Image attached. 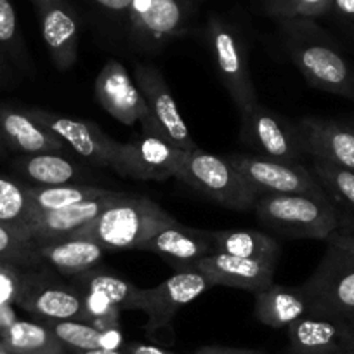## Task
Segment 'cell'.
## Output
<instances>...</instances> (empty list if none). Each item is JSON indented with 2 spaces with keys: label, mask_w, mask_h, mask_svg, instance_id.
<instances>
[{
  "label": "cell",
  "mask_w": 354,
  "mask_h": 354,
  "mask_svg": "<svg viewBox=\"0 0 354 354\" xmlns=\"http://www.w3.org/2000/svg\"><path fill=\"white\" fill-rule=\"evenodd\" d=\"M285 50L309 85L354 101V63L315 19H281Z\"/></svg>",
  "instance_id": "6da1fadb"
},
{
  "label": "cell",
  "mask_w": 354,
  "mask_h": 354,
  "mask_svg": "<svg viewBox=\"0 0 354 354\" xmlns=\"http://www.w3.org/2000/svg\"><path fill=\"white\" fill-rule=\"evenodd\" d=\"M174 223L176 217L153 200L124 195L73 236L91 238L104 250H139L146 240Z\"/></svg>",
  "instance_id": "7a4b0ae2"
},
{
  "label": "cell",
  "mask_w": 354,
  "mask_h": 354,
  "mask_svg": "<svg viewBox=\"0 0 354 354\" xmlns=\"http://www.w3.org/2000/svg\"><path fill=\"white\" fill-rule=\"evenodd\" d=\"M257 223L292 240H328L342 212L330 196L261 195L254 205Z\"/></svg>",
  "instance_id": "3957f363"
},
{
  "label": "cell",
  "mask_w": 354,
  "mask_h": 354,
  "mask_svg": "<svg viewBox=\"0 0 354 354\" xmlns=\"http://www.w3.org/2000/svg\"><path fill=\"white\" fill-rule=\"evenodd\" d=\"M205 39L219 82L233 100L238 113H247L259 103L248 61V44L240 26L221 15L207 19Z\"/></svg>",
  "instance_id": "277c9868"
},
{
  "label": "cell",
  "mask_w": 354,
  "mask_h": 354,
  "mask_svg": "<svg viewBox=\"0 0 354 354\" xmlns=\"http://www.w3.org/2000/svg\"><path fill=\"white\" fill-rule=\"evenodd\" d=\"M205 0H132L127 39L145 54H156L185 37Z\"/></svg>",
  "instance_id": "5b68a950"
},
{
  "label": "cell",
  "mask_w": 354,
  "mask_h": 354,
  "mask_svg": "<svg viewBox=\"0 0 354 354\" xmlns=\"http://www.w3.org/2000/svg\"><path fill=\"white\" fill-rule=\"evenodd\" d=\"M177 179L227 209L254 210L259 195L236 167L226 158L203 149L183 153Z\"/></svg>",
  "instance_id": "8992f818"
},
{
  "label": "cell",
  "mask_w": 354,
  "mask_h": 354,
  "mask_svg": "<svg viewBox=\"0 0 354 354\" xmlns=\"http://www.w3.org/2000/svg\"><path fill=\"white\" fill-rule=\"evenodd\" d=\"M311 315L349 319L354 315V254L326 247L315 273L301 285Z\"/></svg>",
  "instance_id": "52a82bcc"
},
{
  "label": "cell",
  "mask_w": 354,
  "mask_h": 354,
  "mask_svg": "<svg viewBox=\"0 0 354 354\" xmlns=\"http://www.w3.org/2000/svg\"><path fill=\"white\" fill-rule=\"evenodd\" d=\"M226 158L247 179L257 195L328 196L309 167L302 162L268 158L255 153H231Z\"/></svg>",
  "instance_id": "ba28073f"
},
{
  "label": "cell",
  "mask_w": 354,
  "mask_h": 354,
  "mask_svg": "<svg viewBox=\"0 0 354 354\" xmlns=\"http://www.w3.org/2000/svg\"><path fill=\"white\" fill-rule=\"evenodd\" d=\"M94 96L104 111L124 125H142V132L163 136L149 113V108L127 68L117 59H108L94 82Z\"/></svg>",
  "instance_id": "9c48e42d"
},
{
  "label": "cell",
  "mask_w": 354,
  "mask_h": 354,
  "mask_svg": "<svg viewBox=\"0 0 354 354\" xmlns=\"http://www.w3.org/2000/svg\"><path fill=\"white\" fill-rule=\"evenodd\" d=\"M16 306L40 322H85L84 294L75 285L64 283L39 268L25 271Z\"/></svg>",
  "instance_id": "30bf717a"
},
{
  "label": "cell",
  "mask_w": 354,
  "mask_h": 354,
  "mask_svg": "<svg viewBox=\"0 0 354 354\" xmlns=\"http://www.w3.org/2000/svg\"><path fill=\"white\" fill-rule=\"evenodd\" d=\"M240 118L241 139L254 149L255 155L285 162H302L306 148L297 124H290L261 101L247 113L240 115Z\"/></svg>",
  "instance_id": "8fae6325"
},
{
  "label": "cell",
  "mask_w": 354,
  "mask_h": 354,
  "mask_svg": "<svg viewBox=\"0 0 354 354\" xmlns=\"http://www.w3.org/2000/svg\"><path fill=\"white\" fill-rule=\"evenodd\" d=\"M210 288H214V285L195 268L177 270L172 277L163 280L156 287L141 288L139 311L145 313L148 318L146 330L158 332L167 328L177 313Z\"/></svg>",
  "instance_id": "7c38bea8"
},
{
  "label": "cell",
  "mask_w": 354,
  "mask_h": 354,
  "mask_svg": "<svg viewBox=\"0 0 354 354\" xmlns=\"http://www.w3.org/2000/svg\"><path fill=\"white\" fill-rule=\"evenodd\" d=\"M26 110L39 124L49 129L68 148L73 149L80 158L87 160L93 165L108 167L117 172L120 142L108 138L94 122L64 117L46 108L33 106Z\"/></svg>",
  "instance_id": "4fadbf2b"
},
{
  "label": "cell",
  "mask_w": 354,
  "mask_h": 354,
  "mask_svg": "<svg viewBox=\"0 0 354 354\" xmlns=\"http://www.w3.org/2000/svg\"><path fill=\"white\" fill-rule=\"evenodd\" d=\"M185 149L163 136L142 134L120 142L117 174L139 181H167L177 177Z\"/></svg>",
  "instance_id": "5bb4252c"
},
{
  "label": "cell",
  "mask_w": 354,
  "mask_h": 354,
  "mask_svg": "<svg viewBox=\"0 0 354 354\" xmlns=\"http://www.w3.org/2000/svg\"><path fill=\"white\" fill-rule=\"evenodd\" d=\"M50 61L59 71L75 66L80 44V15L73 0H30Z\"/></svg>",
  "instance_id": "9a60e30c"
},
{
  "label": "cell",
  "mask_w": 354,
  "mask_h": 354,
  "mask_svg": "<svg viewBox=\"0 0 354 354\" xmlns=\"http://www.w3.org/2000/svg\"><path fill=\"white\" fill-rule=\"evenodd\" d=\"M134 82L165 138L185 151L198 149L162 71L149 63H138L134 66Z\"/></svg>",
  "instance_id": "2e32d148"
},
{
  "label": "cell",
  "mask_w": 354,
  "mask_h": 354,
  "mask_svg": "<svg viewBox=\"0 0 354 354\" xmlns=\"http://www.w3.org/2000/svg\"><path fill=\"white\" fill-rule=\"evenodd\" d=\"M354 347V328L344 318L306 315L288 326L287 354H335Z\"/></svg>",
  "instance_id": "e0dca14e"
},
{
  "label": "cell",
  "mask_w": 354,
  "mask_h": 354,
  "mask_svg": "<svg viewBox=\"0 0 354 354\" xmlns=\"http://www.w3.org/2000/svg\"><path fill=\"white\" fill-rule=\"evenodd\" d=\"M127 193L111 192L108 195L101 196L96 200H88V202L77 203V205L66 207L59 210H32L28 219V236L35 243L39 241H50L61 240L77 234L85 224L96 219L104 209L117 202Z\"/></svg>",
  "instance_id": "ac0fdd59"
},
{
  "label": "cell",
  "mask_w": 354,
  "mask_h": 354,
  "mask_svg": "<svg viewBox=\"0 0 354 354\" xmlns=\"http://www.w3.org/2000/svg\"><path fill=\"white\" fill-rule=\"evenodd\" d=\"M304 148L313 160L354 170V125L328 118L306 117L297 122Z\"/></svg>",
  "instance_id": "d6986e66"
},
{
  "label": "cell",
  "mask_w": 354,
  "mask_h": 354,
  "mask_svg": "<svg viewBox=\"0 0 354 354\" xmlns=\"http://www.w3.org/2000/svg\"><path fill=\"white\" fill-rule=\"evenodd\" d=\"M198 270L214 287L238 288L252 294L266 290L274 283V270L262 262L252 259L236 257V255L214 252L207 257L200 259L195 264Z\"/></svg>",
  "instance_id": "ffe728a7"
},
{
  "label": "cell",
  "mask_w": 354,
  "mask_h": 354,
  "mask_svg": "<svg viewBox=\"0 0 354 354\" xmlns=\"http://www.w3.org/2000/svg\"><path fill=\"white\" fill-rule=\"evenodd\" d=\"M139 250L160 255L172 264L176 271L195 268L200 259L216 252L209 231L183 226L179 221L153 234L139 247Z\"/></svg>",
  "instance_id": "44dd1931"
},
{
  "label": "cell",
  "mask_w": 354,
  "mask_h": 354,
  "mask_svg": "<svg viewBox=\"0 0 354 354\" xmlns=\"http://www.w3.org/2000/svg\"><path fill=\"white\" fill-rule=\"evenodd\" d=\"M0 132L6 146L19 155L63 153L68 148L56 134L39 124L26 108L0 106Z\"/></svg>",
  "instance_id": "7402d4cb"
},
{
  "label": "cell",
  "mask_w": 354,
  "mask_h": 354,
  "mask_svg": "<svg viewBox=\"0 0 354 354\" xmlns=\"http://www.w3.org/2000/svg\"><path fill=\"white\" fill-rule=\"evenodd\" d=\"M39 254L42 262L66 278H75L88 270H94L103 259L104 250L97 241L85 236H68L61 240L39 241Z\"/></svg>",
  "instance_id": "603a6c76"
},
{
  "label": "cell",
  "mask_w": 354,
  "mask_h": 354,
  "mask_svg": "<svg viewBox=\"0 0 354 354\" xmlns=\"http://www.w3.org/2000/svg\"><path fill=\"white\" fill-rule=\"evenodd\" d=\"M254 295L255 318L270 328H288L292 323L311 313L308 297L301 287H283L273 283Z\"/></svg>",
  "instance_id": "cb8c5ba5"
},
{
  "label": "cell",
  "mask_w": 354,
  "mask_h": 354,
  "mask_svg": "<svg viewBox=\"0 0 354 354\" xmlns=\"http://www.w3.org/2000/svg\"><path fill=\"white\" fill-rule=\"evenodd\" d=\"M15 169L33 186L82 185L88 176L84 167L63 156V153L21 155L12 162Z\"/></svg>",
  "instance_id": "d4e9b609"
},
{
  "label": "cell",
  "mask_w": 354,
  "mask_h": 354,
  "mask_svg": "<svg viewBox=\"0 0 354 354\" xmlns=\"http://www.w3.org/2000/svg\"><path fill=\"white\" fill-rule=\"evenodd\" d=\"M209 233L216 252L252 259L277 270L280 243L270 234L255 230H223Z\"/></svg>",
  "instance_id": "484cf974"
},
{
  "label": "cell",
  "mask_w": 354,
  "mask_h": 354,
  "mask_svg": "<svg viewBox=\"0 0 354 354\" xmlns=\"http://www.w3.org/2000/svg\"><path fill=\"white\" fill-rule=\"evenodd\" d=\"M0 344L11 354H68L44 322L16 319L0 333Z\"/></svg>",
  "instance_id": "4316f807"
},
{
  "label": "cell",
  "mask_w": 354,
  "mask_h": 354,
  "mask_svg": "<svg viewBox=\"0 0 354 354\" xmlns=\"http://www.w3.org/2000/svg\"><path fill=\"white\" fill-rule=\"evenodd\" d=\"M71 285L84 292H96L110 299L111 304L117 306L120 311H139L141 302V288L129 283L124 278L113 277L100 270H88L78 277L71 278Z\"/></svg>",
  "instance_id": "83f0119b"
},
{
  "label": "cell",
  "mask_w": 354,
  "mask_h": 354,
  "mask_svg": "<svg viewBox=\"0 0 354 354\" xmlns=\"http://www.w3.org/2000/svg\"><path fill=\"white\" fill-rule=\"evenodd\" d=\"M26 195L32 210H59L77 203L96 200L108 195L113 189L100 188L93 185H59V186H28Z\"/></svg>",
  "instance_id": "f1b7e54d"
},
{
  "label": "cell",
  "mask_w": 354,
  "mask_h": 354,
  "mask_svg": "<svg viewBox=\"0 0 354 354\" xmlns=\"http://www.w3.org/2000/svg\"><path fill=\"white\" fill-rule=\"evenodd\" d=\"M0 59L9 68H18L21 71L32 70V59L19 33L12 0H0Z\"/></svg>",
  "instance_id": "f546056e"
},
{
  "label": "cell",
  "mask_w": 354,
  "mask_h": 354,
  "mask_svg": "<svg viewBox=\"0 0 354 354\" xmlns=\"http://www.w3.org/2000/svg\"><path fill=\"white\" fill-rule=\"evenodd\" d=\"M309 169L340 212L354 217V170L330 165L322 160H313Z\"/></svg>",
  "instance_id": "4dcf8cb0"
},
{
  "label": "cell",
  "mask_w": 354,
  "mask_h": 354,
  "mask_svg": "<svg viewBox=\"0 0 354 354\" xmlns=\"http://www.w3.org/2000/svg\"><path fill=\"white\" fill-rule=\"evenodd\" d=\"M0 262L33 270L44 264L35 241L18 227L0 223Z\"/></svg>",
  "instance_id": "1f68e13d"
},
{
  "label": "cell",
  "mask_w": 354,
  "mask_h": 354,
  "mask_svg": "<svg viewBox=\"0 0 354 354\" xmlns=\"http://www.w3.org/2000/svg\"><path fill=\"white\" fill-rule=\"evenodd\" d=\"M30 214L32 207L25 185L0 174V223L18 227L28 234L26 226H28Z\"/></svg>",
  "instance_id": "d6a6232c"
},
{
  "label": "cell",
  "mask_w": 354,
  "mask_h": 354,
  "mask_svg": "<svg viewBox=\"0 0 354 354\" xmlns=\"http://www.w3.org/2000/svg\"><path fill=\"white\" fill-rule=\"evenodd\" d=\"M54 333L61 346L68 353H82V351L100 349L101 330L91 323L78 319H64V322H44Z\"/></svg>",
  "instance_id": "836d02e7"
},
{
  "label": "cell",
  "mask_w": 354,
  "mask_h": 354,
  "mask_svg": "<svg viewBox=\"0 0 354 354\" xmlns=\"http://www.w3.org/2000/svg\"><path fill=\"white\" fill-rule=\"evenodd\" d=\"M332 0H264L266 12L274 19L309 18L328 15Z\"/></svg>",
  "instance_id": "e575fe53"
},
{
  "label": "cell",
  "mask_w": 354,
  "mask_h": 354,
  "mask_svg": "<svg viewBox=\"0 0 354 354\" xmlns=\"http://www.w3.org/2000/svg\"><path fill=\"white\" fill-rule=\"evenodd\" d=\"M84 313L85 323H91L97 330L120 326V309L111 304L110 299L96 292H84Z\"/></svg>",
  "instance_id": "d590c367"
},
{
  "label": "cell",
  "mask_w": 354,
  "mask_h": 354,
  "mask_svg": "<svg viewBox=\"0 0 354 354\" xmlns=\"http://www.w3.org/2000/svg\"><path fill=\"white\" fill-rule=\"evenodd\" d=\"M100 18L106 19L111 25L122 26L127 35L129 16H131L132 0H84Z\"/></svg>",
  "instance_id": "8d00e7d4"
},
{
  "label": "cell",
  "mask_w": 354,
  "mask_h": 354,
  "mask_svg": "<svg viewBox=\"0 0 354 354\" xmlns=\"http://www.w3.org/2000/svg\"><path fill=\"white\" fill-rule=\"evenodd\" d=\"M25 271L18 266L0 262V306H16Z\"/></svg>",
  "instance_id": "74e56055"
},
{
  "label": "cell",
  "mask_w": 354,
  "mask_h": 354,
  "mask_svg": "<svg viewBox=\"0 0 354 354\" xmlns=\"http://www.w3.org/2000/svg\"><path fill=\"white\" fill-rule=\"evenodd\" d=\"M326 243L333 245V247L344 248V250L353 252L354 254V217L342 214L340 226L330 234Z\"/></svg>",
  "instance_id": "f35d334b"
},
{
  "label": "cell",
  "mask_w": 354,
  "mask_h": 354,
  "mask_svg": "<svg viewBox=\"0 0 354 354\" xmlns=\"http://www.w3.org/2000/svg\"><path fill=\"white\" fill-rule=\"evenodd\" d=\"M328 15H332L340 25L354 32V0H332Z\"/></svg>",
  "instance_id": "ab89813d"
},
{
  "label": "cell",
  "mask_w": 354,
  "mask_h": 354,
  "mask_svg": "<svg viewBox=\"0 0 354 354\" xmlns=\"http://www.w3.org/2000/svg\"><path fill=\"white\" fill-rule=\"evenodd\" d=\"M125 339L122 333L120 326H113V328L101 330L100 337V349L103 351H124L125 349Z\"/></svg>",
  "instance_id": "60d3db41"
},
{
  "label": "cell",
  "mask_w": 354,
  "mask_h": 354,
  "mask_svg": "<svg viewBox=\"0 0 354 354\" xmlns=\"http://www.w3.org/2000/svg\"><path fill=\"white\" fill-rule=\"evenodd\" d=\"M195 354H266L257 349H241V347L227 346H202L195 351Z\"/></svg>",
  "instance_id": "b9f144b4"
},
{
  "label": "cell",
  "mask_w": 354,
  "mask_h": 354,
  "mask_svg": "<svg viewBox=\"0 0 354 354\" xmlns=\"http://www.w3.org/2000/svg\"><path fill=\"white\" fill-rule=\"evenodd\" d=\"M125 354H177L172 351L165 349V347L153 346V344H142V342H132L125 346Z\"/></svg>",
  "instance_id": "7bdbcfd3"
},
{
  "label": "cell",
  "mask_w": 354,
  "mask_h": 354,
  "mask_svg": "<svg viewBox=\"0 0 354 354\" xmlns=\"http://www.w3.org/2000/svg\"><path fill=\"white\" fill-rule=\"evenodd\" d=\"M18 319L15 306H0V333Z\"/></svg>",
  "instance_id": "ee69618b"
},
{
  "label": "cell",
  "mask_w": 354,
  "mask_h": 354,
  "mask_svg": "<svg viewBox=\"0 0 354 354\" xmlns=\"http://www.w3.org/2000/svg\"><path fill=\"white\" fill-rule=\"evenodd\" d=\"M75 354H125V351H103V349H94V351H82V353Z\"/></svg>",
  "instance_id": "f6af8a7d"
},
{
  "label": "cell",
  "mask_w": 354,
  "mask_h": 354,
  "mask_svg": "<svg viewBox=\"0 0 354 354\" xmlns=\"http://www.w3.org/2000/svg\"><path fill=\"white\" fill-rule=\"evenodd\" d=\"M6 148H8V146H6L4 138H2V132H0V156L4 155V153H6Z\"/></svg>",
  "instance_id": "bcb514c9"
},
{
  "label": "cell",
  "mask_w": 354,
  "mask_h": 354,
  "mask_svg": "<svg viewBox=\"0 0 354 354\" xmlns=\"http://www.w3.org/2000/svg\"><path fill=\"white\" fill-rule=\"evenodd\" d=\"M335 354H354V347H349V349L339 351V353H335Z\"/></svg>",
  "instance_id": "7dc6e473"
},
{
  "label": "cell",
  "mask_w": 354,
  "mask_h": 354,
  "mask_svg": "<svg viewBox=\"0 0 354 354\" xmlns=\"http://www.w3.org/2000/svg\"><path fill=\"white\" fill-rule=\"evenodd\" d=\"M0 354H11V353H9V351L6 349V347L2 346V344H0Z\"/></svg>",
  "instance_id": "c3c4849f"
},
{
  "label": "cell",
  "mask_w": 354,
  "mask_h": 354,
  "mask_svg": "<svg viewBox=\"0 0 354 354\" xmlns=\"http://www.w3.org/2000/svg\"><path fill=\"white\" fill-rule=\"evenodd\" d=\"M0 68H4V70H9V66L2 59H0Z\"/></svg>",
  "instance_id": "681fc988"
},
{
  "label": "cell",
  "mask_w": 354,
  "mask_h": 354,
  "mask_svg": "<svg viewBox=\"0 0 354 354\" xmlns=\"http://www.w3.org/2000/svg\"><path fill=\"white\" fill-rule=\"evenodd\" d=\"M347 322H349V323H351V326H353V328H354V315H353V316H351V318H349V319H347Z\"/></svg>",
  "instance_id": "f907efd6"
}]
</instances>
